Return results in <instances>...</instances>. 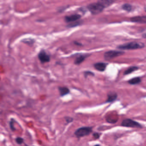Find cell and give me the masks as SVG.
I'll list each match as a JSON object with an SVG mask.
<instances>
[{
  "label": "cell",
  "mask_w": 146,
  "mask_h": 146,
  "mask_svg": "<svg viewBox=\"0 0 146 146\" xmlns=\"http://www.w3.org/2000/svg\"><path fill=\"white\" fill-rule=\"evenodd\" d=\"M87 8L93 15H97L102 12L105 7L99 1L97 2L91 3L88 5L87 6Z\"/></svg>",
  "instance_id": "cell-1"
},
{
  "label": "cell",
  "mask_w": 146,
  "mask_h": 146,
  "mask_svg": "<svg viewBox=\"0 0 146 146\" xmlns=\"http://www.w3.org/2000/svg\"><path fill=\"white\" fill-rule=\"evenodd\" d=\"M144 47V44L140 42H132L122 45H119L117 48L122 50H134L142 48Z\"/></svg>",
  "instance_id": "cell-2"
},
{
  "label": "cell",
  "mask_w": 146,
  "mask_h": 146,
  "mask_svg": "<svg viewBox=\"0 0 146 146\" xmlns=\"http://www.w3.org/2000/svg\"><path fill=\"white\" fill-rule=\"evenodd\" d=\"M93 131V128L91 126H82L77 129L74 134L77 138H80L91 134Z\"/></svg>",
  "instance_id": "cell-3"
},
{
  "label": "cell",
  "mask_w": 146,
  "mask_h": 146,
  "mask_svg": "<svg viewBox=\"0 0 146 146\" xmlns=\"http://www.w3.org/2000/svg\"><path fill=\"white\" fill-rule=\"evenodd\" d=\"M122 126L131 128H141L142 126L139 123L130 119H126L123 120L121 123Z\"/></svg>",
  "instance_id": "cell-4"
},
{
  "label": "cell",
  "mask_w": 146,
  "mask_h": 146,
  "mask_svg": "<svg viewBox=\"0 0 146 146\" xmlns=\"http://www.w3.org/2000/svg\"><path fill=\"white\" fill-rule=\"evenodd\" d=\"M38 58L42 63H48L51 60V57L45 50L42 49L38 54Z\"/></svg>",
  "instance_id": "cell-5"
},
{
  "label": "cell",
  "mask_w": 146,
  "mask_h": 146,
  "mask_svg": "<svg viewBox=\"0 0 146 146\" xmlns=\"http://www.w3.org/2000/svg\"><path fill=\"white\" fill-rule=\"evenodd\" d=\"M124 53V52L123 51H107L104 54V58L105 60H111L116 57L122 55Z\"/></svg>",
  "instance_id": "cell-6"
},
{
  "label": "cell",
  "mask_w": 146,
  "mask_h": 146,
  "mask_svg": "<svg viewBox=\"0 0 146 146\" xmlns=\"http://www.w3.org/2000/svg\"><path fill=\"white\" fill-rule=\"evenodd\" d=\"M82 15L78 13L67 15L64 17V21L66 23H70L72 22H75L77 21L80 20L81 18H82Z\"/></svg>",
  "instance_id": "cell-7"
},
{
  "label": "cell",
  "mask_w": 146,
  "mask_h": 146,
  "mask_svg": "<svg viewBox=\"0 0 146 146\" xmlns=\"http://www.w3.org/2000/svg\"><path fill=\"white\" fill-rule=\"evenodd\" d=\"M89 55L88 54H79L75 59L74 63L76 65H79L83 63L87 57H89Z\"/></svg>",
  "instance_id": "cell-8"
},
{
  "label": "cell",
  "mask_w": 146,
  "mask_h": 146,
  "mask_svg": "<svg viewBox=\"0 0 146 146\" xmlns=\"http://www.w3.org/2000/svg\"><path fill=\"white\" fill-rule=\"evenodd\" d=\"M132 22L139 23H146V16H137L133 17L130 19Z\"/></svg>",
  "instance_id": "cell-9"
},
{
  "label": "cell",
  "mask_w": 146,
  "mask_h": 146,
  "mask_svg": "<svg viewBox=\"0 0 146 146\" xmlns=\"http://www.w3.org/2000/svg\"><path fill=\"white\" fill-rule=\"evenodd\" d=\"M58 89L61 97H64L70 93V90L66 87H59Z\"/></svg>",
  "instance_id": "cell-10"
},
{
  "label": "cell",
  "mask_w": 146,
  "mask_h": 146,
  "mask_svg": "<svg viewBox=\"0 0 146 146\" xmlns=\"http://www.w3.org/2000/svg\"><path fill=\"white\" fill-rule=\"evenodd\" d=\"M107 64L102 62L96 63L94 64V67L96 69L100 72H103L106 68Z\"/></svg>",
  "instance_id": "cell-11"
},
{
  "label": "cell",
  "mask_w": 146,
  "mask_h": 146,
  "mask_svg": "<svg viewBox=\"0 0 146 146\" xmlns=\"http://www.w3.org/2000/svg\"><path fill=\"white\" fill-rule=\"evenodd\" d=\"M117 97V94L115 92H110L108 95L106 102H111L115 101Z\"/></svg>",
  "instance_id": "cell-12"
},
{
  "label": "cell",
  "mask_w": 146,
  "mask_h": 146,
  "mask_svg": "<svg viewBox=\"0 0 146 146\" xmlns=\"http://www.w3.org/2000/svg\"><path fill=\"white\" fill-rule=\"evenodd\" d=\"M83 23V21L82 20H79L75 22H72V23H70L69 24L66 25V27L67 28H73L75 27H76L80 26L81 25H82Z\"/></svg>",
  "instance_id": "cell-13"
},
{
  "label": "cell",
  "mask_w": 146,
  "mask_h": 146,
  "mask_svg": "<svg viewBox=\"0 0 146 146\" xmlns=\"http://www.w3.org/2000/svg\"><path fill=\"white\" fill-rule=\"evenodd\" d=\"M21 42H23L25 44H27L30 46H32L35 42V40L31 38H26L23 39L21 41Z\"/></svg>",
  "instance_id": "cell-14"
},
{
  "label": "cell",
  "mask_w": 146,
  "mask_h": 146,
  "mask_svg": "<svg viewBox=\"0 0 146 146\" xmlns=\"http://www.w3.org/2000/svg\"><path fill=\"white\" fill-rule=\"evenodd\" d=\"M141 82V79L139 77H136L130 79V80L128 81L130 85H137L140 83Z\"/></svg>",
  "instance_id": "cell-15"
},
{
  "label": "cell",
  "mask_w": 146,
  "mask_h": 146,
  "mask_svg": "<svg viewBox=\"0 0 146 146\" xmlns=\"http://www.w3.org/2000/svg\"><path fill=\"white\" fill-rule=\"evenodd\" d=\"M138 69V68L137 66H131L129 67L128 69H127L124 72V75H127L129 74L130 73L133 72L134 71H136Z\"/></svg>",
  "instance_id": "cell-16"
},
{
  "label": "cell",
  "mask_w": 146,
  "mask_h": 146,
  "mask_svg": "<svg viewBox=\"0 0 146 146\" xmlns=\"http://www.w3.org/2000/svg\"><path fill=\"white\" fill-rule=\"evenodd\" d=\"M104 6L105 8L108 7V6L111 5L113 2V1H99Z\"/></svg>",
  "instance_id": "cell-17"
},
{
  "label": "cell",
  "mask_w": 146,
  "mask_h": 146,
  "mask_svg": "<svg viewBox=\"0 0 146 146\" xmlns=\"http://www.w3.org/2000/svg\"><path fill=\"white\" fill-rule=\"evenodd\" d=\"M14 120H15L14 119L11 118L9 122V126L10 127V129L13 131H15L16 130V128H15L14 125Z\"/></svg>",
  "instance_id": "cell-18"
},
{
  "label": "cell",
  "mask_w": 146,
  "mask_h": 146,
  "mask_svg": "<svg viewBox=\"0 0 146 146\" xmlns=\"http://www.w3.org/2000/svg\"><path fill=\"white\" fill-rule=\"evenodd\" d=\"M122 8L123 10H126V11L128 12H129L132 9V7H131V5L128 4H125L124 5H123L122 6Z\"/></svg>",
  "instance_id": "cell-19"
},
{
  "label": "cell",
  "mask_w": 146,
  "mask_h": 146,
  "mask_svg": "<svg viewBox=\"0 0 146 146\" xmlns=\"http://www.w3.org/2000/svg\"><path fill=\"white\" fill-rule=\"evenodd\" d=\"M64 119L66 121V124H70L71 123H72L74 120V118L73 117L70 116H66L64 117Z\"/></svg>",
  "instance_id": "cell-20"
},
{
  "label": "cell",
  "mask_w": 146,
  "mask_h": 146,
  "mask_svg": "<svg viewBox=\"0 0 146 146\" xmlns=\"http://www.w3.org/2000/svg\"><path fill=\"white\" fill-rule=\"evenodd\" d=\"M15 141L18 144L21 145L23 143L24 139L23 138L20 137H17L15 138Z\"/></svg>",
  "instance_id": "cell-21"
},
{
  "label": "cell",
  "mask_w": 146,
  "mask_h": 146,
  "mask_svg": "<svg viewBox=\"0 0 146 146\" xmlns=\"http://www.w3.org/2000/svg\"><path fill=\"white\" fill-rule=\"evenodd\" d=\"M84 76L85 78L87 77V76H94V74L93 72L88 71L84 72Z\"/></svg>",
  "instance_id": "cell-22"
},
{
  "label": "cell",
  "mask_w": 146,
  "mask_h": 146,
  "mask_svg": "<svg viewBox=\"0 0 146 146\" xmlns=\"http://www.w3.org/2000/svg\"><path fill=\"white\" fill-rule=\"evenodd\" d=\"M93 136L94 137V138L97 139L99 138L100 136V134L98 132H94L93 134Z\"/></svg>",
  "instance_id": "cell-23"
},
{
  "label": "cell",
  "mask_w": 146,
  "mask_h": 146,
  "mask_svg": "<svg viewBox=\"0 0 146 146\" xmlns=\"http://www.w3.org/2000/svg\"><path fill=\"white\" fill-rule=\"evenodd\" d=\"M74 44L76 45H78V46H82V43H81L80 42H78L77 41H74Z\"/></svg>",
  "instance_id": "cell-24"
},
{
  "label": "cell",
  "mask_w": 146,
  "mask_h": 146,
  "mask_svg": "<svg viewBox=\"0 0 146 146\" xmlns=\"http://www.w3.org/2000/svg\"><path fill=\"white\" fill-rule=\"evenodd\" d=\"M94 146H100V145L99 144H96L95 145H94Z\"/></svg>",
  "instance_id": "cell-25"
},
{
  "label": "cell",
  "mask_w": 146,
  "mask_h": 146,
  "mask_svg": "<svg viewBox=\"0 0 146 146\" xmlns=\"http://www.w3.org/2000/svg\"><path fill=\"white\" fill-rule=\"evenodd\" d=\"M144 10L145 11V12H146V6L144 7Z\"/></svg>",
  "instance_id": "cell-26"
}]
</instances>
